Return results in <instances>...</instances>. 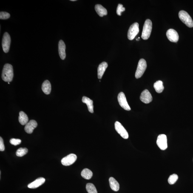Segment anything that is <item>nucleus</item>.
Returning a JSON list of instances; mask_svg holds the SVG:
<instances>
[{"mask_svg": "<svg viewBox=\"0 0 193 193\" xmlns=\"http://www.w3.org/2000/svg\"><path fill=\"white\" fill-rule=\"evenodd\" d=\"M8 84H10V82H8Z\"/></svg>", "mask_w": 193, "mask_h": 193, "instance_id": "obj_32", "label": "nucleus"}, {"mask_svg": "<svg viewBox=\"0 0 193 193\" xmlns=\"http://www.w3.org/2000/svg\"><path fill=\"white\" fill-rule=\"evenodd\" d=\"M115 126L116 130L123 138L125 139L129 138V135L127 131L120 122H116Z\"/></svg>", "mask_w": 193, "mask_h": 193, "instance_id": "obj_9", "label": "nucleus"}, {"mask_svg": "<svg viewBox=\"0 0 193 193\" xmlns=\"http://www.w3.org/2000/svg\"><path fill=\"white\" fill-rule=\"evenodd\" d=\"M5 150V147L4 144L3 140L1 137H0V151H3Z\"/></svg>", "mask_w": 193, "mask_h": 193, "instance_id": "obj_30", "label": "nucleus"}, {"mask_svg": "<svg viewBox=\"0 0 193 193\" xmlns=\"http://www.w3.org/2000/svg\"><path fill=\"white\" fill-rule=\"evenodd\" d=\"M154 88L156 92L158 93H161L164 89L163 82L161 81H157L154 83Z\"/></svg>", "mask_w": 193, "mask_h": 193, "instance_id": "obj_22", "label": "nucleus"}, {"mask_svg": "<svg viewBox=\"0 0 193 193\" xmlns=\"http://www.w3.org/2000/svg\"><path fill=\"white\" fill-rule=\"evenodd\" d=\"M81 175L83 178L86 180H89L92 177L93 173L90 169H85L82 171Z\"/></svg>", "mask_w": 193, "mask_h": 193, "instance_id": "obj_23", "label": "nucleus"}, {"mask_svg": "<svg viewBox=\"0 0 193 193\" xmlns=\"http://www.w3.org/2000/svg\"><path fill=\"white\" fill-rule=\"evenodd\" d=\"M77 156L75 154H69L61 160V163L65 166H69L72 165L76 161Z\"/></svg>", "mask_w": 193, "mask_h": 193, "instance_id": "obj_10", "label": "nucleus"}, {"mask_svg": "<svg viewBox=\"0 0 193 193\" xmlns=\"http://www.w3.org/2000/svg\"><path fill=\"white\" fill-rule=\"evenodd\" d=\"M71 1H76V0H71Z\"/></svg>", "mask_w": 193, "mask_h": 193, "instance_id": "obj_31", "label": "nucleus"}, {"mask_svg": "<svg viewBox=\"0 0 193 193\" xmlns=\"http://www.w3.org/2000/svg\"><path fill=\"white\" fill-rule=\"evenodd\" d=\"M140 99L143 103L148 104L152 102V97L149 91L147 89H145L142 92Z\"/></svg>", "mask_w": 193, "mask_h": 193, "instance_id": "obj_12", "label": "nucleus"}, {"mask_svg": "<svg viewBox=\"0 0 193 193\" xmlns=\"http://www.w3.org/2000/svg\"><path fill=\"white\" fill-rule=\"evenodd\" d=\"M10 17V15L8 13L5 12H0V19H7Z\"/></svg>", "mask_w": 193, "mask_h": 193, "instance_id": "obj_28", "label": "nucleus"}, {"mask_svg": "<svg viewBox=\"0 0 193 193\" xmlns=\"http://www.w3.org/2000/svg\"><path fill=\"white\" fill-rule=\"evenodd\" d=\"M28 152V150L26 148H20L17 150L16 154L18 157H22Z\"/></svg>", "mask_w": 193, "mask_h": 193, "instance_id": "obj_25", "label": "nucleus"}, {"mask_svg": "<svg viewBox=\"0 0 193 193\" xmlns=\"http://www.w3.org/2000/svg\"><path fill=\"white\" fill-rule=\"evenodd\" d=\"M118 100L120 106L123 109L126 111L131 110V108L128 104L125 95L123 92H121L119 93L118 96Z\"/></svg>", "mask_w": 193, "mask_h": 193, "instance_id": "obj_7", "label": "nucleus"}, {"mask_svg": "<svg viewBox=\"0 0 193 193\" xmlns=\"http://www.w3.org/2000/svg\"><path fill=\"white\" fill-rule=\"evenodd\" d=\"M109 185L113 190L118 191L120 189V185L118 182L113 177H111L109 178Z\"/></svg>", "mask_w": 193, "mask_h": 193, "instance_id": "obj_20", "label": "nucleus"}, {"mask_svg": "<svg viewBox=\"0 0 193 193\" xmlns=\"http://www.w3.org/2000/svg\"><path fill=\"white\" fill-rule=\"evenodd\" d=\"M10 143L12 145L16 146L21 144V140L19 139L12 138L10 140Z\"/></svg>", "mask_w": 193, "mask_h": 193, "instance_id": "obj_29", "label": "nucleus"}, {"mask_svg": "<svg viewBox=\"0 0 193 193\" xmlns=\"http://www.w3.org/2000/svg\"><path fill=\"white\" fill-rule=\"evenodd\" d=\"M95 10L100 17H103L107 15V10L100 4H96L95 6Z\"/></svg>", "mask_w": 193, "mask_h": 193, "instance_id": "obj_18", "label": "nucleus"}, {"mask_svg": "<svg viewBox=\"0 0 193 193\" xmlns=\"http://www.w3.org/2000/svg\"><path fill=\"white\" fill-rule=\"evenodd\" d=\"M37 126V123L34 120H31L29 121L26 125L24 128V130L27 133L32 134L33 132L34 129Z\"/></svg>", "mask_w": 193, "mask_h": 193, "instance_id": "obj_13", "label": "nucleus"}, {"mask_svg": "<svg viewBox=\"0 0 193 193\" xmlns=\"http://www.w3.org/2000/svg\"><path fill=\"white\" fill-rule=\"evenodd\" d=\"M82 101L83 103H86L87 106L88 110L89 112L93 113V101L90 98L86 96H83L82 98Z\"/></svg>", "mask_w": 193, "mask_h": 193, "instance_id": "obj_17", "label": "nucleus"}, {"mask_svg": "<svg viewBox=\"0 0 193 193\" xmlns=\"http://www.w3.org/2000/svg\"><path fill=\"white\" fill-rule=\"evenodd\" d=\"M179 17L182 22L189 28L193 27V21L188 14L184 10H181L178 14Z\"/></svg>", "mask_w": 193, "mask_h": 193, "instance_id": "obj_3", "label": "nucleus"}, {"mask_svg": "<svg viewBox=\"0 0 193 193\" xmlns=\"http://www.w3.org/2000/svg\"><path fill=\"white\" fill-rule=\"evenodd\" d=\"M152 29V21L150 19H147L145 21L142 32L141 37L143 39L147 40L149 38Z\"/></svg>", "mask_w": 193, "mask_h": 193, "instance_id": "obj_2", "label": "nucleus"}, {"mask_svg": "<svg viewBox=\"0 0 193 193\" xmlns=\"http://www.w3.org/2000/svg\"><path fill=\"white\" fill-rule=\"evenodd\" d=\"M18 120L19 123L22 125H24L28 122V118L27 116L23 111L19 112Z\"/></svg>", "mask_w": 193, "mask_h": 193, "instance_id": "obj_21", "label": "nucleus"}, {"mask_svg": "<svg viewBox=\"0 0 193 193\" xmlns=\"http://www.w3.org/2000/svg\"><path fill=\"white\" fill-rule=\"evenodd\" d=\"M86 190L89 193H98L96 188L93 184L88 183L86 185Z\"/></svg>", "mask_w": 193, "mask_h": 193, "instance_id": "obj_24", "label": "nucleus"}, {"mask_svg": "<svg viewBox=\"0 0 193 193\" xmlns=\"http://www.w3.org/2000/svg\"><path fill=\"white\" fill-rule=\"evenodd\" d=\"M139 32V28L138 23H134L130 26L128 31V38L130 40H133Z\"/></svg>", "mask_w": 193, "mask_h": 193, "instance_id": "obj_5", "label": "nucleus"}, {"mask_svg": "<svg viewBox=\"0 0 193 193\" xmlns=\"http://www.w3.org/2000/svg\"><path fill=\"white\" fill-rule=\"evenodd\" d=\"M66 45L62 40H60L58 44V52L60 58L64 60L66 57Z\"/></svg>", "mask_w": 193, "mask_h": 193, "instance_id": "obj_14", "label": "nucleus"}, {"mask_svg": "<svg viewBox=\"0 0 193 193\" xmlns=\"http://www.w3.org/2000/svg\"><path fill=\"white\" fill-rule=\"evenodd\" d=\"M157 144L159 148L162 150H165L167 149V138L166 136L164 134L159 135L157 137Z\"/></svg>", "mask_w": 193, "mask_h": 193, "instance_id": "obj_8", "label": "nucleus"}, {"mask_svg": "<svg viewBox=\"0 0 193 193\" xmlns=\"http://www.w3.org/2000/svg\"><path fill=\"white\" fill-rule=\"evenodd\" d=\"M125 8L123 7V5L121 4H119L117 9V15L119 16H121L122 12L125 11Z\"/></svg>", "mask_w": 193, "mask_h": 193, "instance_id": "obj_27", "label": "nucleus"}, {"mask_svg": "<svg viewBox=\"0 0 193 193\" xmlns=\"http://www.w3.org/2000/svg\"><path fill=\"white\" fill-rule=\"evenodd\" d=\"M11 39L10 35L7 32L4 33L3 36L2 41V46L3 50L5 53H7L10 50Z\"/></svg>", "mask_w": 193, "mask_h": 193, "instance_id": "obj_6", "label": "nucleus"}, {"mask_svg": "<svg viewBox=\"0 0 193 193\" xmlns=\"http://www.w3.org/2000/svg\"><path fill=\"white\" fill-rule=\"evenodd\" d=\"M107 63L105 62H102L99 65L98 68V77L99 79H101L103 77L105 71L107 68Z\"/></svg>", "mask_w": 193, "mask_h": 193, "instance_id": "obj_16", "label": "nucleus"}, {"mask_svg": "<svg viewBox=\"0 0 193 193\" xmlns=\"http://www.w3.org/2000/svg\"><path fill=\"white\" fill-rule=\"evenodd\" d=\"M1 77L3 80L6 82H10L13 77V68L12 65L6 64L3 68Z\"/></svg>", "mask_w": 193, "mask_h": 193, "instance_id": "obj_1", "label": "nucleus"}, {"mask_svg": "<svg viewBox=\"0 0 193 193\" xmlns=\"http://www.w3.org/2000/svg\"><path fill=\"white\" fill-rule=\"evenodd\" d=\"M147 67L146 62L143 59H141L139 61L135 73L136 78H140L144 74Z\"/></svg>", "mask_w": 193, "mask_h": 193, "instance_id": "obj_4", "label": "nucleus"}, {"mask_svg": "<svg viewBox=\"0 0 193 193\" xmlns=\"http://www.w3.org/2000/svg\"><path fill=\"white\" fill-rule=\"evenodd\" d=\"M45 179L43 177H39L35 180V181L29 184L28 187L30 188H38L43 184L45 182Z\"/></svg>", "mask_w": 193, "mask_h": 193, "instance_id": "obj_15", "label": "nucleus"}, {"mask_svg": "<svg viewBox=\"0 0 193 193\" xmlns=\"http://www.w3.org/2000/svg\"><path fill=\"white\" fill-rule=\"evenodd\" d=\"M178 179V176L177 174H173L170 176L169 179H168V183L169 184L173 185L177 181Z\"/></svg>", "mask_w": 193, "mask_h": 193, "instance_id": "obj_26", "label": "nucleus"}, {"mask_svg": "<svg viewBox=\"0 0 193 193\" xmlns=\"http://www.w3.org/2000/svg\"><path fill=\"white\" fill-rule=\"evenodd\" d=\"M166 36L171 42H177L179 39V35L177 32L174 29H169L166 32Z\"/></svg>", "mask_w": 193, "mask_h": 193, "instance_id": "obj_11", "label": "nucleus"}, {"mask_svg": "<svg viewBox=\"0 0 193 193\" xmlns=\"http://www.w3.org/2000/svg\"><path fill=\"white\" fill-rule=\"evenodd\" d=\"M42 89L43 91L46 95H49L51 91V85L48 80H46L43 83Z\"/></svg>", "mask_w": 193, "mask_h": 193, "instance_id": "obj_19", "label": "nucleus"}]
</instances>
